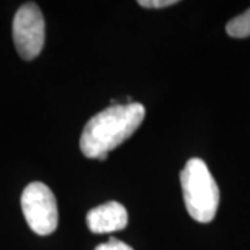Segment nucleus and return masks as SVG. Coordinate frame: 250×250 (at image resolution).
I'll return each instance as SVG.
<instances>
[{
  "label": "nucleus",
  "instance_id": "obj_1",
  "mask_svg": "<svg viewBox=\"0 0 250 250\" xmlns=\"http://www.w3.org/2000/svg\"><path fill=\"white\" fill-rule=\"evenodd\" d=\"M141 103L114 104L86 123L80 139L81 152L88 159L104 160L111 150L124 143L145 120Z\"/></svg>",
  "mask_w": 250,
  "mask_h": 250
},
{
  "label": "nucleus",
  "instance_id": "obj_2",
  "mask_svg": "<svg viewBox=\"0 0 250 250\" xmlns=\"http://www.w3.org/2000/svg\"><path fill=\"white\" fill-rule=\"evenodd\" d=\"M181 187L189 215L199 223L214 220L220 203V189L202 159H190L181 171Z\"/></svg>",
  "mask_w": 250,
  "mask_h": 250
},
{
  "label": "nucleus",
  "instance_id": "obj_3",
  "mask_svg": "<svg viewBox=\"0 0 250 250\" xmlns=\"http://www.w3.org/2000/svg\"><path fill=\"white\" fill-rule=\"evenodd\" d=\"M21 208L29 228L38 235H50L59 224L57 202L50 188L42 182L29 184L21 195Z\"/></svg>",
  "mask_w": 250,
  "mask_h": 250
},
{
  "label": "nucleus",
  "instance_id": "obj_4",
  "mask_svg": "<svg viewBox=\"0 0 250 250\" xmlns=\"http://www.w3.org/2000/svg\"><path fill=\"white\" fill-rule=\"evenodd\" d=\"M13 39L24 60H34L45 45V20L36 3L22 4L13 20Z\"/></svg>",
  "mask_w": 250,
  "mask_h": 250
},
{
  "label": "nucleus",
  "instance_id": "obj_5",
  "mask_svg": "<svg viewBox=\"0 0 250 250\" xmlns=\"http://www.w3.org/2000/svg\"><path fill=\"white\" fill-rule=\"evenodd\" d=\"M86 224L93 233L121 231L128 224V213L121 203L107 202L89 210L86 214Z\"/></svg>",
  "mask_w": 250,
  "mask_h": 250
},
{
  "label": "nucleus",
  "instance_id": "obj_6",
  "mask_svg": "<svg viewBox=\"0 0 250 250\" xmlns=\"http://www.w3.org/2000/svg\"><path fill=\"white\" fill-rule=\"evenodd\" d=\"M227 34L232 38H248L250 36V9L241 16L232 18L227 24Z\"/></svg>",
  "mask_w": 250,
  "mask_h": 250
},
{
  "label": "nucleus",
  "instance_id": "obj_7",
  "mask_svg": "<svg viewBox=\"0 0 250 250\" xmlns=\"http://www.w3.org/2000/svg\"><path fill=\"white\" fill-rule=\"evenodd\" d=\"M95 250H134L129 245H126L124 242L118 241L117 238H110L108 242L100 243L99 246H96Z\"/></svg>",
  "mask_w": 250,
  "mask_h": 250
},
{
  "label": "nucleus",
  "instance_id": "obj_8",
  "mask_svg": "<svg viewBox=\"0 0 250 250\" xmlns=\"http://www.w3.org/2000/svg\"><path fill=\"white\" fill-rule=\"evenodd\" d=\"M177 0H139L138 4L145 9H164L172 4H177Z\"/></svg>",
  "mask_w": 250,
  "mask_h": 250
}]
</instances>
